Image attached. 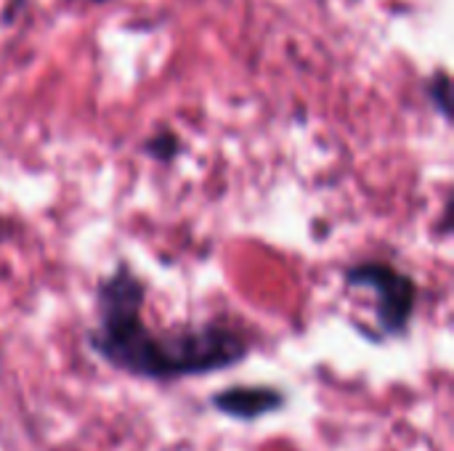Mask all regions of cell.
<instances>
[{
	"label": "cell",
	"mask_w": 454,
	"mask_h": 451,
	"mask_svg": "<svg viewBox=\"0 0 454 451\" xmlns=\"http://www.w3.org/2000/svg\"><path fill=\"white\" fill-rule=\"evenodd\" d=\"M423 93H426L431 109L436 114H442V120L450 125L452 122V80H450V72L434 69L423 82Z\"/></svg>",
	"instance_id": "4"
},
{
	"label": "cell",
	"mask_w": 454,
	"mask_h": 451,
	"mask_svg": "<svg viewBox=\"0 0 454 451\" xmlns=\"http://www.w3.org/2000/svg\"><path fill=\"white\" fill-rule=\"evenodd\" d=\"M13 237H16V223H13V218L5 215V213H0V247L8 245Z\"/></svg>",
	"instance_id": "6"
},
{
	"label": "cell",
	"mask_w": 454,
	"mask_h": 451,
	"mask_svg": "<svg viewBox=\"0 0 454 451\" xmlns=\"http://www.w3.org/2000/svg\"><path fill=\"white\" fill-rule=\"evenodd\" d=\"M343 287L375 298V327L364 330L362 338L383 346L386 340H404L410 335L420 303V284L412 274L386 260H359L343 271Z\"/></svg>",
	"instance_id": "2"
},
{
	"label": "cell",
	"mask_w": 454,
	"mask_h": 451,
	"mask_svg": "<svg viewBox=\"0 0 454 451\" xmlns=\"http://www.w3.org/2000/svg\"><path fill=\"white\" fill-rule=\"evenodd\" d=\"M184 149V141L178 133H173L170 128H160L154 130L144 144H141V154L149 157L152 162H160V165H170L173 159H178Z\"/></svg>",
	"instance_id": "5"
},
{
	"label": "cell",
	"mask_w": 454,
	"mask_h": 451,
	"mask_svg": "<svg viewBox=\"0 0 454 451\" xmlns=\"http://www.w3.org/2000/svg\"><path fill=\"white\" fill-rule=\"evenodd\" d=\"M207 404L213 412L242 423V425H253L261 423L271 415H279L282 409H287L290 396L287 391H282L279 385L271 383H253V385H229L221 391H213L207 396Z\"/></svg>",
	"instance_id": "3"
},
{
	"label": "cell",
	"mask_w": 454,
	"mask_h": 451,
	"mask_svg": "<svg viewBox=\"0 0 454 451\" xmlns=\"http://www.w3.org/2000/svg\"><path fill=\"white\" fill-rule=\"evenodd\" d=\"M146 298L149 287L128 260H117L96 282V324L85 332V346L109 369L168 385L229 372L250 359L253 338L226 319L152 330L144 319Z\"/></svg>",
	"instance_id": "1"
}]
</instances>
